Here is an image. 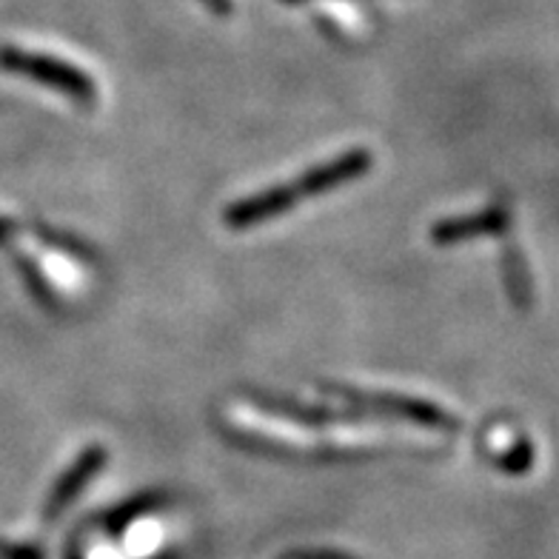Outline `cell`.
<instances>
[{
	"instance_id": "obj_2",
	"label": "cell",
	"mask_w": 559,
	"mask_h": 559,
	"mask_svg": "<svg viewBox=\"0 0 559 559\" xmlns=\"http://www.w3.org/2000/svg\"><path fill=\"white\" fill-rule=\"evenodd\" d=\"M0 67H7L9 72L23 74V78H32V81L58 88V92L74 97V100H81V104H92L97 97L95 83L88 81L81 69L69 67L63 60L40 58V55L7 49V52H0Z\"/></svg>"
},
{
	"instance_id": "obj_3",
	"label": "cell",
	"mask_w": 559,
	"mask_h": 559,
	"mask_svg": "<svg viewBox=\"0 0 559 559\" xmlns=\"http://www.w3.org/2000/svg\"><path fill=\"white\" fill-rule=\"evenodd\" d=\"M104 463H106V451L104 449H97V445H95V449L83 451V454L78 456V463L72 465V472L60 479L58 488H55L52 500H49V508H46V514L58 516L60 511H63V508H67L69 502H72L74 497L83 491V488H86L88 479L95 477V474L104 468Z\"/></svg>"
},
{
	"instance_id": "obj_1",
	"label": "cell",
	"mask_w": 559,
	"mask_h": 559,
	"mask_svg": "<svg viewBox=\"0 0 559 559\" xmlns=\"http://www.w3.org/2000/svg\"><path fill=\"white\" fill-rule=\"evenodd\" d=\"M368 169H371V152L354 148V152H346V155L334 157V160L320 163V166H314L302 177L288 180V183L274 186L269 192H260L254 198H246L235 203V206H228L223 221H226L228 228L260 226V223L286 214L288 209L302 203V200L320 198V194L332 192L337 186L352 183L360 175H366Z\"/></svg>"
}]
</instances>
